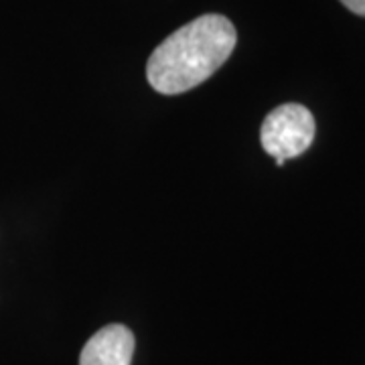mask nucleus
Returning <instances> with one entry per match:
<instances>
[{
    "mask_svg": "<svg viewBox=\"0 0 365 365\" xmlns=\"http://www.w3.org/2000/svg\"><path fill=\"white\" fill-rule=\"evenodd\" d=\"M314 116L307 106L288 102V104L274 108L264 118L260 128V143L266 155L282 167L288 158L300 157L311 148L314 140Z\"/></svg>",
    "mask_w": 365,
    "mask_h": 365,
    "instance_id": "obj_2",
    "label": "nucleus"
},
{
    "mask_svg": "<svg viewBox=\"0 0 365 365\" xmlns=\"http://www.w3.org/2000/svg\"><path fill=\"white\" fill-rule=\"evenodd\" d=\"M136 341L128 327L106 325L83 345L79 365H132Z\"/></svg>",
    "mask_w": 365,
    "mask_h": 365,
    "instance_id": "obj_3",
    "label": "nucleus"
},
{
    "mask_svg": "<svg viewBox=\"0 0 365 365\" xmlns=\"http://www.w3.org/2000/svg\"><path fill=\"white\" fill-rule=\"evenodd\" d=\"M235 43L237 33L227 16H197L153 51L146 63V79L153 90L165 96L193 90L230 59Z\"/></svg>",
    "mask_w": 365,
    "mask_h": 365,
    "instance_id": "obj_1",
    "label": "nucleus"
},
{
    "mask_svg": "<svg viewBox=\"0 0 365 365\" xmlns=\"http://www.w3.org/2000/svg\"><path fill=\"white\" fill-rule=\"evenodd\" d=\"M345 9H349L357 16H365V0H339Z\"/></svg>",
    "mask_w": 365,
    "mask_h": 365,
    "instance_id": "obj_4",
    "label": "nucleus"
}]
</instances>
